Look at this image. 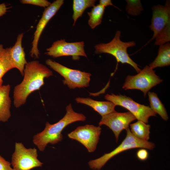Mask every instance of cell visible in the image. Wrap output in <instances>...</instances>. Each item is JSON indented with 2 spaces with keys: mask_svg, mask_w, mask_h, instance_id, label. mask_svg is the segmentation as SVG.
<instances>
[{
  "mask_svg": "<svg viewBox=\"0 0 170 170\" xmlns=\"http://www.w3.org/2000/svg\"><path fill=\"white\" fill-rule=\"evenodd\" d=\"M22 82L16 85L13 92L14 104L16 108L24 104L28 96L39 90L44 84V80L52 76V71L37 60L27 62L24 71Z\"/></svg>",
  "mask_w": 170,
  "mask_h": 170,
  "instance_id": "obj_1",
  "label": "cell"
},
{
  "mask_svg": "<svg viewBox=\"0 0 170 170\" xmlns=\"http://www.w3.org/2000/svg\"><path fill=\"white\" fill-rule=\"evenodd\" d=\"M66 113L62 118L52 124L47 122L44 130L34 136L33 142L40 151H44L48 144H54L62 141L61 132L66 126L75 122L86 120L83 114L74 111L71 104L66 106Z\"/></svg>",
  "mask_w": 170,
  "mask_h": 170,
  "instance_id": "obj_2",
  "label": "cell"
},
{
  "mask_svg": "<svg viewBox=\"0 0 170 170\" xmlns=\"http://www.w3.org/2000/svg\"><path fill=\"white\" fill-rule=\"evenodd\" d=\"M121 32L117 31L113 38L107 43H101L94 46L95 53L96 54L106 53L114 56L117 63H127L132 66L137 73L141 71L139 65L130 57L127 52V48L134 46L136 43L134 41L123 42L120 37Z\"/></svg>",
  "mask_w": 170,
  "mask_h": 170,
  "instance_id": "obj_3",
  "label": "cell"
},
{
  "mask_svg": "<svg viewBox=\"0 0 170 170\" xmlns=\"http://www.w3.org/2000/svg\"><path fill=\"white\" fill-rule=\"evenodd\" d=\"M126 131V137L118 146L110 152L105 154L100 157L88 162V165L91 168L99 170L112 157L129 149L143 148L152 150L154 148L155 144L153 143L143 140L136 137L132 133L129 128Z\"/></svg>",
  "mask_w": 170,
  "mask_h": 170,
  "instance_id": "obj_4",
  "label": "cell"
},
{
  "mask_svg": "<svg viewBox=\"0 0 170 170\" xmlns=\"http://www.w3.org/2000/svg\"><path fill=\"white\" fill-rule=\"evenodd\" d=\"M46 64L59 73L64 79L62 81L70 89L87 87L89 86L91 74L79 70L68 68L51 59H47Z\"/></svg>",
  "mask_w": 170,
  "mask_h": 170,
  "instance_id": "obj_5",
  "label": "cell"
},
{
  "mask_svg": "<svg viewBox=\"0 0 170 170\" xmlns=\"http://www.w3.org/2000/svg\"><path fill=\"white\" fill-rule=\"evenodd\" d=\"M163 81L149 66L146 65L138 74L128 76L122 88L124 90L137 89L142 91L144 97L153 87Z\"/></svg>",
  "mask_w": 170,
  "mask_h": 170,
  "instance_id": "obj_6",
  "label": "cell"
},
{
  "mask_svg": "<svg viewBox=\"0 0 170 170\" xmlns=\"http://www.w3.org/2000/svg\"><path fill=\"white\" fill-rule=\"evenodd\" d=\"M105 98L108 101L113 102L116 106L119 105L127 109L137 119L146 124L148 122L150 117L156 116V114L149 106L139 104L125 95L107 94Z\"/></svg>",
  "mask_w": 170,
  "mask_h": 170,
  "instance_id": "obj_7",
  "label": "cell"
},
{
  "mask_svg": "<svg viewBox=\"0 0 170 170\" xmlns=\"http://www.w3.org/2000/svg\"><path fill=\"white\" fill-rule=\"evenodd\" d=\"M35 148L27 149L21 143H16L11 164L13 170H31L42 167L43 163L37 159Z\"/></svg>",
  "mask_w": 170,
  "mask_h": 170,
  "instance_id": "obj_8",
  "label": "cell"
},
{
  "mask_svg": "<svg viewBox=\"0 0 170 170\" xmlns=\"http://www.w3.org/2000/svg\"><path fill=\"white\" fill-rule=\"evenodd\" d=\"M46 51L45 54L54 58L71 56L73 60H77L80 56L87 57L83 41L68 42L61 39L54 42Z\"/></svg>",
  "mask_w": 170,
  "mask_h": 170,
  "instance_id": "obj_9",
  "label": "cell"
},
{
  "mask_svg": "<svg viewBox=\"0 0 170 170\" xmlns=\"http://www.w3.org/2000/svg\"><path fill=\"white\" fill-rule=\"evenodd\" d=\"M101 128L91 125L77 127L68 134L70 139L79 142L87 149L89 152H94L99 142Z\"/></svg>",
  "mask_w": 170,
  "mask_h": 170,
  "instance_id": "obj_10",
  "label": "cell"
},
{
  "mask_svg": "<svg viewBox=\"0 0 170 170\" xmlns=\"http://www.w3.org/2000/svg\"><path fill=\"white\" fill-rule=\"evenodd\" d=\"M102 117L99 126L105 125L108 127L114 133L116 142L122 131L129 128L130 123L136 119L129 111L118 112L115 111Z\"/></svg>",
  "mask_w": 170,
  "mask_h": 170,
  "instance_id": "obj_11",
  "label": "cell"
},
{
  "mask_svg": "<svg viewBox=\"0 0 170 170\" xmlns=\"http://www.w3.org/2000/svg\"><path fill=\"white\" fill-rule=\"evenodd\" d=\"M64 3L63 0H56L44 9L34 34L32 48L30 52L31 57L39 58L40 53L38 44L41 35L48 23L56 14Z\"/></svg>",
  "mask_w": 170,
  "mask_h": 170,
  "instance_id": "obj_12",
  "label": "cell"
},
{
  "mask_svg": "<svg viewBox=\"0 0 170 170\" xmlns=\"http://www.w3.org/2000/svg\"><path fill=\"white\" fill-rule=\"evenodd\" d=\"M169 3V1H167L165 6L159 4L153 7L151 24L149 27L153 31V35L150 41L154 39L167 24L170 22Z\"/></svg>",
  "mask_w": 170,
  "mask_h": 170,
  "instance_id": "obj_13",
  "label": "cell"
},
{
  "mask_svg": "<svg viewBox=\"0 0 170 170\" xmlns=\"http://www.w3.org/2000/svg\"><path fill=\"white\" fill-rule=\"evenodd\" d=\"M24 34H19L14 45L8 48L9 54L14 68L20 71L22 76H24V71L27 63L25 57V53L22 46V40Z\"/></svg>",
  "mask_w": 170,
  "mask_h": 170,
  "instance_id": "obj_14",
  "label": "cell"
},
{
  "mask_svg": "<svg viewBox=\"0 0 170 170\" xmlns=\"http://www.w3.org/2000/svg\"><path fill=\"white\" fill-rule=\"evenodd\" d=\"M75 100L77 103L90 106L102 116L115 111L116 105L110 101H98L89 98L82 97H77Z\"/></svg>",
  "mask_w": 170,
  "mask_h": 170,
  "instance_id": "obj_15",
  "label": "cell"
},
{
  "mask_svg": "<svg viewBox=\"0 0 170 170\" xmlns=\"http://www.w3.org/2000/svg\"><path fill=\"white\" fill-rule=\"evenodd\" d=\"M10 89L9 84L0 87V121L3 122L7 121L11 116Z\"/></svg>",
  "mask_w": 170,
  "mask_h": 170,
  "instance_id": "obj_16",
  "label": "cell"
},
{
  "mask_svg": "<svg viewBox=\"0 0 170 170\" xmlns=\"http://www.w3.org/2000/svg\"><path fill=\"white\" fill-rule=\"evenodd\" d=\"M170 65V44L167 42L159 46L158 55L149 66L152 69L156 67L168 66Z\"/></svg>",
  "mask_w": 170,
  "mask_h": 170,
  "instance_id": "obj_17",
  "label": "cell"
},
{
  "mask_svg": "<svg viewBox=\"0 0 170 170\" xmlns=\"http://www.w3.org/2000/svg\"><path fill=\"white\" fill-rule=\"evenodd\" d=\"M132 133L140 139L148 141L150 138V126L141 121L129 125Z\"/></svg>",
  "mask_w": 170,
  "mask_h": 170,
  "instance_id": "obj_18",
  "label": "cell"
},
{
  "mask_svg": "<svg viewBox=\"0 0 170 170\" xmlns=\"http://www.w3.org/2000/svg\"><path fill=\"white\" fill-rule=\"evenodd\" d=\"M148 94L150 108L156 114H159L163 120L167 121L168 116L166 109L157 94L154 92L149 91Z\"/></svg>",
  "mask_w": 170,
  "mask_h": 170,
  "instance_id": "obj_19",
  "label": "cell"
},
{
  "mask_svg": "<svg viewBox=\"0 0 170 170\" xmlns=\"http://www.w3.org/2000/svg\"><path fill=\"white\" fill-rule=\"evenodd\" d=\"M96 0H74L73 2V11L72 18L74 22L73 26L78 19L81 17L84 11L88 8L95 6Z\"/></svg>",
  "mask_w": 170,
  "mask_h": 170,
  "instance_id": "obj_20",
  "label": "cell"
},
{
  "mask_svg": "<svg viewBox=\"0 0 170 170\" xmlns=\"http://www.w3.org/2000/svg\"><path fill=\"white\" fill-rule=\"evenodd\" d=\"M11 60L8 48H4L2 44H0V79L9 71L14 68Z\"/></svg>",
  "mask_w": 170,
  "mask_h": 170,
  "instance_id": "obj_21",
  "label": "cell"
},
{
  "mask_svg": "<svg viewBox=\"0 0 170 170\" xmlns=\"http://www.w3.org/2000/svg\"><path fill=\"white\" fill-rule=\"evenodd\" d=\"M105 7L99 4L94 6L91 12H88L89 17L88 24L92 29L100 25L105 12Z\"/></svg>",
  "mask_w": 170,
  "mask_h": 170,
  "instance_id": "obj_22",
  "label": "cell"
},
{
  "mask_svg": "<svg viewBox=\"0 0 170 170\" xmlns=\"http://www.w3.org/2000/svg\"><path fill=\"white\" fill-rule=\"evenodd\" d=\"M126 1L127 3L126 10L128 14L138 15L144 10L140 0H127Z\"/></svg>",
  "mask_w": 170,
  "mask_h": 170,
  "instance_id": "obj_23",
  "label": "cell"
},
{
  "mask_svg": "<svg viewBox=\"0 0 170 170\" xmlns=\"http://www.w3.org/2000/svg\"><path fill=\"white\" fill-rule=\"evenodd\" d=\"M170 22L167 24L156 37L154 45L160 46L169 42L170 41Z\"/></svg>",
  "mask_w": 170,
  "mask_h": 170,
  "instance_id": "obj_24",
  "label": "cell"
},
{
  "mask_svg": "<svg viewBox=\"0 0 170 170\" xmlns=\"http://www.w3.org/2000/svg\"><path fill=\"white\" fill-rule=\"evenodd\" d=\"M20 2L23 4H29L45 8L48 7L51 4L46 0H21Z\"/></svg>",
  "mask_w": 170,
  "mask_h": 170,
  "instance_id": "obj_25",
  "label": "cell"
},
{
  "mask_svg": "<svg viewBox=\"0 0 170 170\" xmlns=\"http://www.w3.org/2000/svg\"><path fill=\"white\" fill-rule=\"evenodd\" d=\"M136 156L138 159L142 161L146 160L149 156V153L145 149L141 148L137 152Z\"/></svg>",
  "mask_w": 170,
  "mask_h": 170,
  "instance_id": "obj_26",
  "label": "cell"
},
{
  "mask_svg": "<svg viewBox=\"0 0 170 170\" xmlns=\"http://www.w3.org/2000/svg\"><path fill=\"white\" fill-rule=\"evenodd\" d=\"M11 164L0 155V170H13L10 166Z\"/></svg>",
  "mask_w": 170,
  "mask_h": 170,
  "instance_id": "obj_27",
  "label": "cell"
},
{
  "mask_svg": "<svg viewBox=\"0 0 170 170\" xmlns=\"http://www.w3.org/2000/svg\"><path fill=\"white\" fill-rule=\"evenodd\" d=\"M99 4L105 7L108 6H112L121 10L118 8L114 5L110 0H100L99 1Z\"/></svg>",
  "mask_w": 170,
  "mask_h": 170,
  "instance_id": "obj_28",
  "label": "cell"
},
{
  "mask_svg": "<svg viewBox=\"0 0 170 170\" xmlns=\"http://www.w3.org/2000/svg\"><path fill=\"white\" fill-rule=\"evenodd\" d=\"M9 8L4 3L0 4V17L5 14Z\"/></svg>",
  "mask_w": 170,
  "mask_h": 170,
  "instance_id": "obj_29",
  "label": "cell"
},
{
  "mask_svg": "<svg viewBox=\"0 0 170 170\" xmlns=\"http://www.w3.org/2000/svg\"><path fill=\"white\" fill-rule=\"evenodd\" d=\"M3 83V81L2 79H0V87L2 85V84Z\"/></svg>",
  "mask_w": 170,
  "mask_h": 170,
  "instance_id": "obj_30",
  "label": "cell"
}]
</instances>
